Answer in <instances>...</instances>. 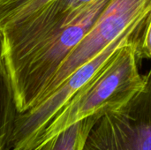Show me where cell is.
Here are the masks:
<instances>
[{
	"label": "cell",
	"instance_id": "cell-5",
	"mask_svg": "<svg viewBox=\"0 0 151 150\" xmlns=\"http://www.w3.org/2000/svg\"><path fill=\"white\" fill-rule=\"evenodd\" d=\"M102 115H92L78 121L35 150H82L86 137Z\"/></svg>",
	"mask_w": 151,
	"mask_h": 150
},
{
	"label": "cell",
	"instance_id": "cell-3",
	"mask_svg": "<svg viewBox=\"0 0 151 150\" xmlns=\"http://www.w3.org/2000/svg\"><path fill=\"white\" fill-rule=\"evenodd\" d=\"M145 78L129 102L98 118L82 150H151V68Z\"/></svg>",
	"mask_w": 151,
	"mask_h": 150
},
{
	"label": "cell",
	"instance_id": "cell-6",
	"mask_svg": "<svg viewBox=\"0 0 151 150\" xmlns=\"http://www.w3.org/2000/svg\"><path fill=\"white\" fill-rule=\"evenodd\" d=\"M140 55H141V57H146L151 58V17L149 25L147 27V29L145 31L143 40H142Z\"/></svg>",
	"mask_w": 151,
	"mask_h": 150
},
{
	"label": "cell",
	"instance_id": "cell-2",
	"mask_svg": "<svg viewBox=\"0 0 151 150\" xmlns=\"http://www.w3.org/2000/svg\"><path fill=\"white\" fill-rule=\"evenodd\" d=\"M141 47L138 42L121 46L50 122L41 136L39 146L78 121L92 115H103L129 102L145 83V75L138 69Z\"/></svg>",
	"mask_w": 151,
	"mask_h": 150
},
{
	"label": "cell",
	"instance_id": "cell-4",
	"mask_svg": "<svg viewBox=\"0 0 151 150\" xmlns=\"http://www.w3.org/2000/svg\"><path fill=\"white\" fill-rule=\"evenodd\" d=\"M18 114L0 37V150H12L13 131Z\"/></svg>",
	"mask_w": 151,
	"mask_h": 150
},
{
	"label": "cell",
	"instance_id": "cell-1",
	"mask_svg": "<svg viewBox=\"0 0 151 150\" xmlns=\"http://www.w3.org/2000/svg\"><path fill=\"white\" fill-rule=\"evenodd\" d=\"M111 0H0V37L19 114L73 75L75 56Z\"/></svg>",
	"mask_w": 151,
	"mask_h": 150
}]
</instances>
